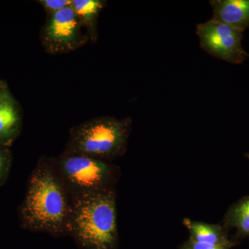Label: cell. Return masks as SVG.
Wrapping results in <instances>:
<instances>
[{
  "label": "cell",
  "mask_w": 249,
  "mask_h": 249,
  "mask_svg": "<svg viewBox=\"0 0 249 249\" xmlns=\"http://www.w3.org/2000/svg\"><path fill=\"white\" fill-rule=\"evenodd\" d=\"M22 113L7 85L0 83V145L11 147L20 134Z\"/></svg>",
  "instance_id": "52a82bcc"
},
{
  "label": "cell",
  "mask_w": 249,
  "mask_h": 249,
  "mask_svg": "<svg viewBox=\"0 0 249 249\" xmlns=\"http://www.w3.org/2000/svg\"><path fill=\"white\" fill-rule=\"evenodd\" d=\"M83 249H116L119 245L116 191L113 188L72 198L66 226Z\"/></svg>",
  "instance_id": "7a4b0ae2"
},
{
  "label": "cell",
  "mask_w": 249,
  "mask_h": 249,
  "mask_svg": "<svg viewBox=\"0 0 249 249\" xmlns=\"http://www.w3.org/2000/svg\"><path fill=\"white\" fill-rule=\"evenodd\" d=\"M201 49L215 58L240 64L249 58L242 46V32L214 19L196 27Z\"/></svg>",
  "instance_id": "5b68a950"
},
{
  "label": "cell",
  "mask_w": 249,
  "mask_h": 249,
  "mask_svg": "<svg viewBox=\"0 0 249 249\" xmlns=\"http://www.w3.org/2000/svg\"><path fill=\"white\" fill-rule=\"evenodd\" d=\"M247 157H248V159H249V155H247Z\"/></svg>",
  "instance_id": "9a60e30c"
},
{
  "label": "cell",
  "mask_w": 249,
  "mask_h": 249,
  "mask_svg": "<svg viewBox=\"0 0 249 249\" xmlns=\"http://www.w3.org/2000/svg\"><path fill=\"white\" fill-rule=\"evenodd\" d=\"M71 202L52 159L41 158L29 176L25 196L18 209L21 226L55 237L66 235Z\"/></svg>",
  "instance_id": "6da1fadb"
},
{
  "label": "cell",
  "mask_w": 249,
  "mask_h": 249,
  "mask_svg": "<svg viewBox=\"0 0 249 249\" xmlns=\"http://www.w3.org/2000/svg\"><path fill=\"white\" fill-rule=\"evenodd\" d=\"M71 6L49 15L42 31V42L50 53H66L82 47L89 37Z\"/></svg>",
  "instance_id": "8992f818"
},
{
  "label": "cell",
  "mask_w": 249,
  "mask_h": 249,
  "mask_svg": "<svg viewBox=\"0 0 249 249\" xmlns=\"http://www.w3.org/2000/svg\"><path fill=\"white\" fill-rule=\"evenodd\" d=\"M231 247L229 246L214 245L211 244L202 243L197 242L189 237L188 240L186 241L181 246L179 249H231Z\"/></svg>",
  "instance_id": "5bb4252c"
},
{
  "label": "cell",
  "mask_w": 249,
  "mask_h": 249,
  "mask_svg": "<svg viewBox=\"0 0 249 249\" xmlns=\"http://www.w3.org/2000/svg\"><path fill=\"white\" fill-rule=\"evenodd\" d=\"M12 160V152L10 147L0 145V187L6 184L9 179Z\"/></svg>",
  "instance_id": "7c38bea8"
},
{
  "label": "cell",
  "mask_w": 249,
  "mask_h": 249,
  "mask_svg": "<svg viewBox=\"0 0 249 249\" xmlns=\"http://www.w3.org/2000/svg\"><path fill=\"white\" fill-rule=\"evenodd\" d=\"M130 119L100 117L73 127L66 151L97 160H113L124 153L130 133Z\"/></svg>",
  "instance_id": "3957f363"
},
{
  "label": "cell",
  "mask_w": 249,
  "mask_h": 249,
  "mask_svg": "<svg viewBox=\"0 0 249 249\" xmlns=\"http://www.w3.org/2000/svg\"><path fill=\"white\" fill-rule=\"evenodd\" d=\"M223 227L227 231L231 229H235L232 240L236 243L249 237V196L242 198L231 206L224 218Z\"/></svg>",
  "instance_id": "30bf717a"
},
{
  "label": "cell",
  "mask_w": 249,
  "mask_h": 249,
  "mask_svg": "<svg viewBox=\"0 0 249 249\" xmlns=\"http://www.w3.org/2000/svg\"><path fill=\"white\" fill-rule=\"evenodd\" d=\"M52 160L72 198L113 188L117 178L115 166L89 156L65 150Z\"/></svg>",
  "instance_id": "277c9868"
},
{
  "label": "cell",
  "mask_w": 249,
  "mask_h": 249,
  "mask_svg": "<svg viewBox=\"0 0 249 249\" xmlns=\"http://www.w3.org/2000/svg\"><path fill=\"white\" fill-rule=\"evenodd\" d=\"M213 19L243 33L249 27V0H212Z\"/></svg>",
  "instance_id": "ba28073f"
},
{
  "label": "cell",
  "mask_w": 249,
  "mask_h": 249,
  "mask_svg": "<svg viewBox=\"0 0 249 249\" xmlns=\"http://www.w3.org/2000/svg\"><path fill=\"white\" fill-rule=\"evenodd\" d=\"M39 3L51 15L71 6L72 0H41Z\"/></svg>",
  "instance_id": "4fadbf2b"
},
{
  "label": "cell",
  "mask_w": 249,
  "mask_h": 249,
  "mask_svg": "<svg viewBox=\"0 0 249 249\" xmlns=\"http://www.w3.org/2000/svg\"><path fill=\"white\" fill-rule=\"evenodd\" d=\"M105 4L101 0H72V9L93 40L96 37V21Z\"/></svg>",
  "instance_id": "8fae6325"
},
{
  "label": "cell",
  "mask_w": 249,
  "mask_h": 249,
  "mask_svg": "<svg viewBox=\"0 0 249 249\" xmlns=\"http://www.w3.org/2000/svg\"><path fill=\"white\" fill-rule=\"evenodd\" d=\"M183 224L189 231L193 240L202 243L214 245L235 247L237 243L229 237L225 228L219 224H211L207 223L195 222L190 219H183Z\"/></svg>",
  "instance_id": "9c48e42d"
}]
</instances>
